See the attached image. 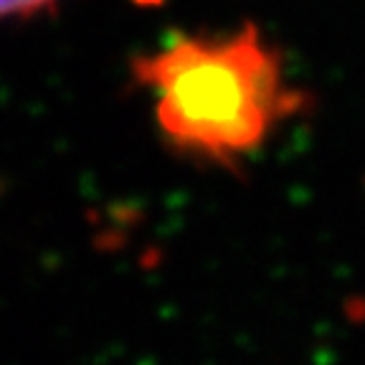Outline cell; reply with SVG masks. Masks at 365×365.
<instances>
[{
	"label": "cell",
	"mask_w": 365,
	"mask_h": 365,
	"mask_svg": "<svg viewBox=\"0 0 365 365\" xmlns=\"http://www.w3.org/2000/svg\"><path fill=\"white\" fill-rule=\"evenodd\" d=\"M61 0H0V26L51 13Z\"/></svg>",
	"instance_id": "7a4b0ae2"
},
{
	"label": "cell",
	"mask_w": 365,
	"mask_h": 365,
	"mask_svg": "<svg viewBox=\"0 0 365 365\" xmlns=\"http://www.w3.org/2000/svg\"><path fill=\"white\" fill-rule=\"evenodd\" d=\"M150 94L160 137L180 155L234 168L304 107L279 48L259 26L221 34H178L132 61Z\"/></svg>",
	"instance_id": "6da1fadb"
}]
</instances>
